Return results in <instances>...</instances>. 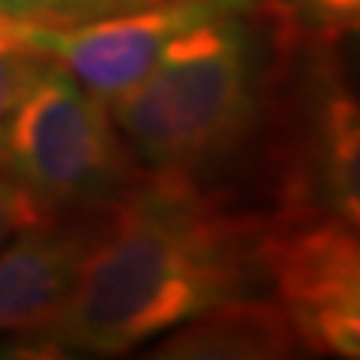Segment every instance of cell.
<instances>
[{"instance_id":"cell-5","label":"cell","mask_w":360,"mask_h":360,"mask_svg":"<svg viewBox=\"0 0 360 360\" xmlns=\"http://www.w3.org/2000/svg\"><path fill=\"white\" fill-rule=\"evenodd\" d=\"M252 0H156L72 27L30 25L33 45L103 103L127 94L180 33L219 13H246Z\"/></svg>"},{"instance_id":"cell-9","label":"cell","mask_w":360,"mask_h":360,"mask_svg":"<svg viewBox=\"0 0 360 360\" xmlns=\"http://www.w3.org/2000/svg\"><path fill=\"white\" fill-rule=\"evenodd\" d=\"M51 66L54 60L33 45L27 21L0 13V123Z\"/></svg>"},{"instance_id":"cell-13","label":"cell","mask_w":360,"mask_h":360,"mask_svg":"<svg viewBox=\"0 0 360 360\" xmlns=\"http://www.w3.org/2000/svg\"><path fill=\"white\" fill-rule=\"evenodd\" d=\"M117 13H127V9H139V6H148V4H156V0H111Z\"/></svg>"},{"instance_id":"cell-3","label":"cell","mask_w":360,"mask_h":360,"mask_svg":"<svg viewBox=\"0 0 360 360\" xmlns=\"http://www.w3.org/2000/svg\"><path fill=\"white\" fill-rule=\"evenodd\" d=\"M0 177L37 229L103 210L141 172L108 103L54 63L0 123Z\"/></svg>"},{"instance_id":"cell-12","label":"cell","mask_w":360,"mask_h":360,"mask_svg":"<svg viewBox=\"0 0 360 360\" xmlns=\"http://www.w3.org/2000/svg\"><path fill=\"white\" fill-rule=\"evenodd\" d=\"M25 229H30L27 213H25V207L18 205L13 189L6 186V180L0 177V250H4V246Z\"/></svg>"},{"instance_id":"cell-11","label":"cell","mask_w":360,"mask_h":360,"mask_svg":"<svg viewBox=\"0 0 360 360\" xmlns=\"http://www.w3.org/2000/svg\"><path fill=\"white\" fill-rule=\"evenodd\" d=\"M276 6L297 30L315 37L360 30V0H276Z\"/></svg>"},{"instance_id":"cell-10","label":"cell","mask_w":360,"mask_h":360,"mask_svg":"<svg viewBox=\"0 0 360 360\" xmlns=\"http://www.w3.org/2000/svg\"><path fill=\"white\" fill-rule=\"evenodd\" d=\"M0 13L42 27H72L117 9L111 0H0Z\"/></svg>"},{"instance_id":"cell-2","label":"cell","mask_w":360,"mask_h":360,"mask_svg":"<svg viewBox=\"0 0 360 360\" xmlns=\"http://www.w3.org/2000/svg\"><path fill=\"white\" fill-rule=\"evenodd\" d=\"M108 111L148 172L193 174L217 160L255 111V51L240 13H219L180 33Z\"/></svg>"},{"instance_id":"cell-6","label":"cell","mask_w":360,"mask_h":360,"mask_svg":"<svg viewBox=\"0 0 360 360\" xmlns=\"http://www.w3.org/2000/svg\"><path fill=\"white\" fill-rule=\"evenodd\" d=\"M94 213L25 229L0 250V333L45 330L72 291Z\"/></svg>"},{"instance_id":"cell-4","label":"cell","mask_w":360,"mask_h":360,"mask_svg":"<svg viewBox=\"0 0 360 360\" xmlns=\"http://www.w3.org/2000/svg\"><path fill=\"white\" fill-rule=\"evenodd\" d=\"M262 255L303 345L360 360V234L312 201L264 222Z\"/></svg>"},{"instance_id":"cell-1","label":"cell","mask_w":360,"mask_h":360,"mask_svg":"<svg viewBox=\"0 0 360 360\" xmlns=\"http://www.w3.org/2000/svg\"><path fill=\"white\" fill-rule=\"evenodd\" d=\"M264 222L231 213L193 174H141L96 210L72 291L45 345L123 354L267 279Z\"/></svg>"},{"instance_id":"cell-7","label":"cell","mask_w":360,"mask_h":360,"mask_svg":"<svg viewBox=\"0 0 360 360\" xmlns=\"http://www.w3.org/2000/svg\"><path fill=\"white\" fill-rule=\"evenodd\" d=\"M300 345L303 340L283 303L246 295L189 319L153 354L174 360H274L295 357Z\"/></svg>"},{"instance_id":"cell-8","label":"cell","mask_w":360,"mask_h":360,"mask_svg":"<svg viewBox=\"0 0 360 360\" xmlns=\"http://www.w3.org/2000/svg\"><path fill=\"white\" fill-rule=\"evenodd\" d=\"M309 165L324 210L360 234V99L336 82L312 99Z\"/></svg>"}]
</instances>
